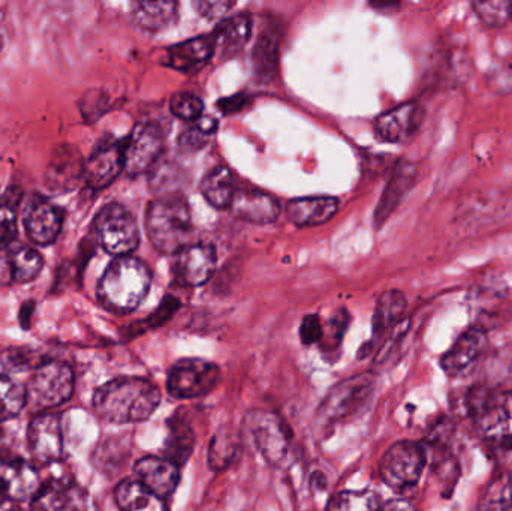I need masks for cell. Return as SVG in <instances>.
Listing matches in <instances>:
<instances>
[{
    "label": "cell",
    "instance_id": "4fadbf2b",
    "mask_svg": "<svg viewBox=\"0 0 512 511\" xmlns=\"http://www.w3.org/2000/svg\"><path fill=\"white\" fill-rule=\"evenodd\" d=\"M44 267V258L32 246L6 243L0 246V284H26Z\"/></svg>",
    "mask_w": 512,
    "mask_h": 511
},
{
    "label": "cell",
    "instance_id": "bcb514c9",
    "mask_svg": "<svg viewBox=\"0 0 512 511\" xmlns=\"http://www.w3.org/2000/svg\"><path fill=\"white\" fill-rule=\"evenodd\" d=\"M194 125L200 129L201 132H204L206 135L215 134L216 129H218V120L212 116H201L200 119L195 120Z\"/></svg>",
    "mask_w": 512,
    "mask_h": 511
},
{
    "label": "cell",
    "instance_id": "c3c4849f",
    "mask_svg": "<svg viewBox=\"0 0 512 511\" xmlns=\"http://www.w3.org/2000/svg\"><path fill=\"white\" fill-rule=\"evenodd\" d=\"M0 511H20L11 495L0 489Z\"/></svg>",
    "mask_w": 512,
    "mask_h": 511
},
{
    "label": "cell",
    "instance_id": "ba28073f",
    "mask_svg": "<svg viewBox=\"0 0 512 511\" xmlns=\"http://www.w3.org/2000/svg\"><path fill=\"white\" fill-rule=\"evenodd\" d=\"M221 381V369L203 359H185L171 368L167 389L173 398L194 399L209 395Z\"/></svg>",
    "mask_w": 512,
    "mask_h": 511
},
{
    "label": "cell",
    "instance_id": "e575fe53",
    "mask_svg": "<svg viewBox=\"0 0 512 511\" xmlns=\"http://www.w3.org/2000/svg\"><path fill=\"white\" fill-rule=\"evenodd\" d=\"M26 407V392L11 378L0 375V422L14 419Z\"/></svg>",
    "mask_w": 512,
    "mask_h": 511
},
{
    "label": "cell",
    "instance_id": "484cf974",
    "mask_svg": "<svg viewBox=\"0 0 512 511\" xmlns=\"http://www.w3.org/2000/svg\"><path fill=\"white\" fill-rule=\"evenodd\" d=\"M252 18L249 14H240L236 17L222 21L215 32L212 33L215 54L221 59H230L236 56L251 39Z\"/></svg>",
    "mask_w": 512,
    "mask_h": 511
},
{
    "label": "cell",
    "instance_id": "74e56055",
    "mask_svg": "<svg viewBox=\"0 0 512 511\" xmlns=\"http://www.w3.org/2000/svg\"><path fill=\"white\" fill-rule=\"evenodd\" d=\"M510 6L511 2H504V0L474 3L478 18L489 27L505 26V23L510 20Z\"/></svg>",
    "mask_w": 512,
    "mask_h": 511
},
{
    "label": "cell",
    "instance_id": "836d02e7",
    "mask_svg": "<svg viewBox=\"0 0 512 511\" xmlns=\"http://www.w3.org/2000/svg\"><path fill=\"white\" fill-rule=\"evenodd\" d=\"M379 497L372 491H345L328 504L327 511H379Z\"/></svg>",
    "mask_w": 512,
    "mask_h": 511
},
{
    "label": "cell",
    "instance_id": "7bdbcfd3",
    "mask_svg": "<svg viewBox=\"0 0 512 511\" xmlns=\"http://www.w3.org/2000/svg\"><path fill=\"white\" fill-rule=\"evenodd\" d=\"M207 138H209V135L201 132L200 129L192 123V125L189 126L188 129H185L182 135H180L179 143L180 146L189 147V149H200V147L206 146Z\"/></svg>",
    "mask_w": 512,
    "mask_h": 511
},
{
    "label": "cell",
    "instance_id": "9a60e30c",
    "mask_svg": "<svg viewBox=\"0 0 512 511\" xmlns=\"http://www.w3.org/2000/svg\"><path fill=\"white\" fill-rule=\"evenodd\" d=\"M30 511H90L89 495L72 480H51L36 492Z\"/></svg>",
    "mask_w": 512,
    "mask_h": 511
},
{
    "label": "cell",
    "instance_id": "f6af8a7d",
    "mask_svg": "<svg viewBox=\"0 0 512 511\" xmlns=\"http://www.w3.org/2000/svg\"><path fill=\"white\" fill-rule=\"evenodd\" d=\"M249 96L248 95H234L230 96V98L221 99L218 102L219 110L225 114H234L242 111L243 108L248 105Z\"/></svg>",
    "mask_w": 512,
    "mask_h": 511
},
{
    "label": "cell",
    "instance_id": "d4e9b609",
    "mask_svg": "<svg viewBox=\"0 0 512 511\" xmlns=\"http://www.w3.org/2000/svg\"><path fill=\"white\" fill-rule=\"evenodd\" d=\"M339 207L340 201L334 197H301L289 201L286 213L297 227H316L331 221Z\"/></svg>",
    "mask_w": 512,
    "mask_h": 511
},
{
    "label": "cell",
    "instance_id": "4316f807",
    "mask_svg": "<svg viewBox=\"0 0 512 511\" xmlns=\"http://www.w3.org/2000/svg\"><path fill=\"white\" fill-rule=\"evenodd\" d=\"M117 506L122 511H168L167 504L150 492L138 480H125L114 491Z\"/></svg>",
    "mask_w": 512,
    "mask_h": 511
},
{
    "label": "cell",
    "instance_id": "f1b7e54d",
    "mask_svg": "<svg viewBox=\"0 0 512 511\" xmlns=\"http://www.w3.org/2000/svg\"><path fill=\"white\" fill-rule=\"evenodd\" d=\"M236 192V177L227 167L213 168L201 182V194L216 209L231 207Z\"/></svg>",
    "mask_w": 512,
    "mask_h": 511
},
{
    "label": "cell",
    "instance_id": "277c9868",
    "mask_svg": "<svg viewBox=\"0 0 512 511\" xmlns=\"http://www.w3.org/2000/svg\"><path fill=\"white\" fill-rule=\"evenodd\" d=\"M75 377L71 366L59 360L41 363L27 381L26 405L32 411L51 410L71 399Z\"/></svg>",
    "mask_w": 512,
    "mask_h": 511
},
{
    "label": "cell",
    "instance_id": "83f0119b",
    "mask_svg": "<svg viewBox=\"0 0 512 511\" xmlns=\"http://www.w3.org/2000/svg\"><path fill=\"white\" fill-rule=\"evenodd\" d=\"M176 2L170 0H156V2H137L134 3V21L144 30L150 32H159L173 26L177 20Z\"/></svg>",
    "mask_w": 512,
    "mask_h": 511
},
{
    "label": "cell",
    "instance_id": "1f68e13d",
    "mask_svg": "<svg viewBox=\"0 0 512 511\" xmlns=\"http://www.w3.org/2000/svg\"><path fill=\"white\" fill-rule=\"evenodd\" d=\"M194 446L195 435L192 432L191 426L185 423V420L174 417V420H171L167 441H165V459L180 467V465L186 464V461L191 458Z\"/></svg>",
    "mask_w": 512,
    "mask_h": 511
},
{
    "label": "cell",
    "instance_id": "ac0fdd59",
    "mask_svg": "<svg viewBox=\"0 0 512 511\" xmlns=\"http://www.w3.org/2000/svg\"><path fill=\"white\" fill-rule=\"evenodd\" d=\"M125 170V144H101L83 164V177L92 189H104Z\"/></svg>",
    "mask_w": 512,
    "mask_h": 511
},
{
    "label": "cell",
    "instance_id": "2e32d148",
    "mask_svg": "<svg viewBox=\"0 0 512 511\" xmlns=\"http://www.w3.org/2000/svg\"><path fill=\"white\" fill-rule=\"evenodd\" d=\"M216 252L209 245H188L174 257L173 272L186 287H200L216 272Z\"/></svg>",
    "mask_w": 512,
    "mask_h": 511
},
{
    "label": "cell",
    "instance_id": "681fc988",
    "mask_svg": "<svg viewBox=\"0 0 512 511\" xmlns=\"http://www.w3.org/2000/svg\"><path fill=\"white\" fill-rule=\"evenodd\" d=\"M510 20H512V2H511V6H510Z\"/></svg>",
    "mask_w": 512,
    "mask_h": 511
},
{
    "label": "cell",
    "instance_id": "ee69618b",
    "mask_svg": "<svg viewBox=\"0 0 512 511\" xmlns=\"http://www.w3.org/2000/svg\"><path fill=\"white\" fill-rule=\"evenodd\" d=\"M349 315L345 309L337 312L330 321V339H334V344H339L342 341L343 333H345L346 327H348Z\"/></svg>",
    "mask_w": 512,
    "mask_h": 511
},
{
    "label": "cell",
    "instance_id": "b9f144b4",
    "mask_svg": "<svg viewBox=\"0 0 512 511\" xmlns=\"http://www.w3.org/2000/svg\"><path fill=\"white\" fill-rule=\"evenodd\" d=\"M180 308V303L177 302V299L174 297H165L162 305L156 309L155 314L150 317V323H152L153 327L162 326V324L167 323L171 317H173L174 312Z\"/></svg>",
    "mask_w": 512,
    "mask_h": 511
},
{
    "label": "cell",
    "instance_id": "7dc6e473",
    "mask_svg": "<svg viewBox=\"0 0 512 511\" xmlns=\"http://www.w3.org/2000/svg\"><path fill=\"white\" fill-rule=\"evenodd\" d=\"M379 511H417L409 501L406 500H391L381 506Z\"/></svg>",
    "mask_w": 512,
    "mask_h": 511
},
{
    "label": "cell",
    "instance_id": "d6a6232c",
    "mask_svg": "<svg viewBox=\"0 0 512 511\" xmlns=\"http://www.w3.org/2000/svg\"><path fill=\"white\" fill-rule=\"evenodd\" d=\"M240 452V437L231 428L216 432L209 447V464L212 470L222 471L233 464Z\"/></svg>",
    "mask_w": 512,
    "mask_h": 511
},
{
    "label": "cell",
    "instance_id": "7c38bea8",
    "mask_svg": "<svg viewBox=\"0 0 512 511\" xmlns=\"http://www.w3.org/2000/svg\"><path fill=\"white\" fill-rule=\"evenodd\" d=\"M35 468L18 453L0 447V489L14 500L35 497L41 488Z\"/></svg>",
    "mask_w": 512,
    "mask_h": 511
},
{
    "label": "cell",
    "instance_id": "7402d4cb",
    "mask_svg": "<svg viewBox=\"0 0 512 511\" xmlns=\"http://www.w3.org/2000/svg\"><path fill=\"white\" fill-rule=\"evenodd\" d=\"M231 210L242 221L256 225L273 224L279 218L280 206L276 198L255 189H237Z\"/></svg>",
    "mask_w": 512,
    "mask_h": 511
},
{
    "label": "cell",
    "instance_id": "30bf717a",
    "mask_svg": "<svg viewBox=\"0 0 512 511\" xmlns=\"http://www.w3.org/2000/svg\"><path fill=\"white\" fill-rule=\"evenodd\" d=\"M245 423L265 461L279 467L289 453V434L282 420L276 414L256 410L248 414Z\"/></svg>",
    "mask_w": 512,
    "mask_h": 511
},
{
    "label": "cell",
    "instance_id": "8d00e7d4",
    "mask_svg": "<svg viewBox=\"0 0 512 511\" xmlns=\"http://www.w3.org/2000/svg\"><path fill=\"white\" fill-rule=\"evenodd\" d=\"M171 113L179 119L194 123L204 113V104L192 93L180 92L173 95L170 101Z\"/></svg>",
    "mask_w": 512,
    "mask_h": 511
},
{
    "label": "cell",
    "instance_id": "3957f363",
    "mask_svg": "<svg viewBox=\"0 0 512 511\" xmlns=\"http://www.w3.org/2000/svg\"><path fill=\"white\" fill-rule=\"evenodd\" d=\"M147 234L156 251L174 254L188 246L192 216L188 201L179 194L162 195L147 207Z\"/></svg>",
    "mask_w": 512,
    "mask_h": 511
},
{
    "label": "cell",
    "instance_id": "5b68a950",
    "mask_svg": "<svg viewBox=\"0 0 512 511\" xmlns=\"http://www.w3.org/2000/svg\"><path fill=\"white\" fill-rule=\"evenodd\" d=\"M93 227L101 248L114 257H129L140 245V228L131 210L123 204L102 207Z\"/></svg>",
    "mask_w": 512,
    "mask_h": 511
},
{
    "label": "cell",
    "instance_id": "5bb4252c",
    "mask_svg": "<svg viewBox=\"0 0 512 511\" xmlns=\"http://www.w3.org/2000/svg\"><path fill=\"white\" fill-rule=\"evenodd\" d=\"M423 119V105L415 101L406 102L376 117L375 132L387 143H405L417 134Z\"/></svg>",
    "mask_w": 512,
    "mask_h": 511
},
{
    "label": "cell",
    "instance_id": "ab89813d",
    "mask_svg": "<svg viewBox=\"0 0 512 511\" xmlns=\"http://www.w3.org/2000/svg\"><path fill=\"white\" fill-rule=\"evenodd\" d=\"M301 342L306 345L316 344L324 338V329H322L321 320L318 315H307L301 321L300 326Z\"/></svg>",
    "mask_w": 512,
    "mask_h": 511
},
{
    "label": "cell",
    "instance_id": "f546056e",
    "mask_svg": "<svg viewBox=\"0 0 512 511\" xmlns=\"http://www.w3.org/2000/svg\"><path fill=\"white\" fill-rule=\"evenodd\" d=\"M279 54V30L274 26H265L264 30L259 33L258 42H256L254 54H252L255 74L264 80H270L277 72Z\"/></svg>",
    "mask_w": 512,
    "mask_h": 511
},
{
    "label": "cell",
    "instance_id": "cb8c5ba5",
    "mask_svg": "<svg viewBox=\"0 0 512 511\" xmlns=\"http://www.w3.org/2000/svg\"><path fill=\"white\" fill-rule=\"evenodd\" d=\"M418 170L411 162L397 165L375 210V227L381 228L417 182Z\"/></svg>",
    "mask_w": 512,
    "mask_h": 511
},
{
    "label": "cell",
    "instance_id": "4dcf8cb0",
    "mask_svg": "<svg viewBox=\"0 0 512 511\" xmlns=\"http://www.w3.org/2000/svg\"><path fill=\"white\" fill-rule=\"evenodd\" d=\"M406 311V297L402 291H385L376 303L375 315H373L372 347L382 336L396 326Z\"/></svg>",
    "mask_w": 512,
    "mask_h": 511
},
{
    "label": "cell",
    "instance_id": "8fae6325",
    "mask_svg": "<svg viewBox=\"0 0 512 511\" xmlns=\"http://www.w3.org/2000/svg\"><path fill=\"white\" fill-rule=\"evenodd\" d=\"M373 392V380L369 375H358L337 384L319 408V416L325 422L351 417L364 407Z\"/></svg>",
    "mask_w": 512,
    "mask_h": 511
},
{
    "label": "cell",
    "instance_id": "ffe728a7",
    "mask_svg": "<svg viewBox=\"0 0 512 511\" xmlns=\"http://www.w3.org/2000/svg\"><path fill=\"white\" fill-rule=\"evenodd\" d=\"M26 234L36 245L47 246L56 242L62 233L63 212L44 198H35L24 218Z\"/></svg>",
    "mask_w": 512,
    "mask_h": 511
},
{
    "label": "cell",
    "instance_id": "d6986e66",
    "mask_svg": "<svg viewBox=\"0 0 512 511\" xmlns=\"http://www.w3.org/2000/svg\"><path fill=\"white\" fill-rule=\"evenodd\" d=\"M486 347L487 333L481 327H471L442 357V369L448 377H462L474 368Z\"/></svg>",
    "mask_w": 512,
    "mask_h": 511
},
{
    "label": "cell",
    "instance_id": "44dd1931",
    "mask_svg": "<svg viewBox=\"0 0 512 511\" xmlns=\"http://www.w3.org/2000/svg\"><path fill=\"white\" fill-rule=\"evenodd\" d=\"M134 471L138 482L162 500L173 495L179 486V467L165 458L147 456L135 464Z\"/></svg>",
    "mask_w": 512,
    "mask_h": 511
},
{
    "label": "cell",
    "instance_id": "d590c367",
    "mask_svg": "<svg viewBox=\"0 0 512 511\" xmlns=\"http://www.w3.org/2000/svg\"><path fill=\"white\" fill-rule=\"evenodd\" d=\"M480 511H512V479L508 474H501L493 480Z\"/></svg>",
    "mask_w": 512,
    "mask_h": 511
},
{
    "label": "cell",
    "instance_id": "60d3db41",
    "mask_svg": "<svg viewBox=\"0 0 512 511\" xmlns=\"http://www.w3.org/2000/svg\"><path fill=\"white\" fill-rule=\"evenodd\" d=\"M15 224H17V216L11 204H0V243L11 239L15 233Z\"/></svg>",
    "mask_w": 512,
    "mask_h": 511
},
{
    "label": "cell",
    "instance_id": "9c48e42d",
    "mask_svg": "<svg viewBox=\"0 0 512 511\" xmlns=\"http://www.w3.org/2000/svg\"><path fill=\"white\" fill-rule=\"evenodd\" d=\"M165 138L155 122L138 123L125 143V171L137 177L147 173L164 152Z\"/></svg>",
    "mask_w": 512,
    "mask_h": 511
},
{
    "label": "cell",
    "instance_id": "8992f818",
    "mask_svg": "<svg viewBox=\"0 0 512 511\" xmlns=\"http://www.w3.org/2000/svg\"><path fill=\"white\" fill-rule=\"evenodd\" d=\"M471 413L478 431L490 443L512 447V390L472 399Z\"/></svg>",
    "mask_w": 512,
    "mask_h": 511
},
{
    "label": "cell",
    "instance_id": "603a6c76",
    "mask_svg": "<svg viewBox=\"0 0 512 511\" xmlns=\"http://www.w3.org/2000/svg\"><path fill=\"white\" fill-rule=\"evenodd\" d=\"M215 56V45L210 35L198 36L168 48L164 65L180 72L203 68Z\"/></svg>",
    "mask_w": 512,
    "mask_h": 511
},
{
    "label": "cell",
    "instance_id": "f35d334b",
    "mask_svg": "<svg viewBox=\"0 0 512 511\" xmlns=\"http://www.w3.org/2000/svg\"><path fill=\"white\" fill-rule=\"evenodd\" d=\"M194 6L203 17L215 20V18L227 14L231 8L236 6V2L233 0H197L194 2Z\"/></svg>",
    "mask_w": 512,
    "mask_h": 511
},
{
    "label": "cell",
    "instance_id": "e0dca14e",
    "mask_svg": "<svg viewBox=\"0 0 512 511\" xmlns=\"http://www.w3.org/2000/svg\"><path fill=\"white\" fill-rule=\"evenodd\" d=\"M30 455L39 464L57 462L63 452L62 428L59 417L42 414L35 417L27 431Z\"/></svg>",
    "mask_w": 512,
    "mask_h": 511
},
{
    "label": "cell",
    "instance_id": "6da1fadb",
    "mask_svg": "<svg viewBox=\"0 0 512 511\" xmlns=\"http://www.w3.org/2000/svg\"><path fill=\"white\" fill-rule=\"evenodd\" d=\"M161 398V392L152 381L116 378L96 390L93 408L107 422L128 425L149 419L158 410Z\"/></svg>",
    "mask_w": 512,
    "mask_h": 511
},
{
    "label": "cell",
    "instance_id": "7a4b0ae2",
    "mask_svg": "<svg viewBox=\"0 0 512 511\" xmlns=\"http://www.w3.org/2000/svg\"><path fill=\"white\" fill-rule=\"evenodd\" d=\"M152 284V273L138 258H116L102 275L98 299L108 311L129 314L146 299Z\"/></svg>",
    "mask_w": 512,
    "mask_h": 511
},
{
    "label": "cell",
    "instance_id": "52a82bcc",
    "mask_svg": "<svg viewBox=\"0 0 512 511\" xmlns=\"http://www.w3.org/2000/svg\"><path fill=\"white\" fill-rule=\"evenodd\" d=\"M426 467V452L414 441H400L385 453L379 474L385 485L394 491H406L417 485Z\"/></svg>",
    "mask_w": 512,
    "mask_h": 511
}]
</instances>
